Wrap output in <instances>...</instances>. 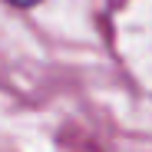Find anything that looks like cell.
Listing matches in <instances>:
<instances>
[{"instance_id":"obj_1","label":"cell","mask_w":152,"mask_h":152,"mask_svg":"<svg viewBox=\"0 0 152 152\" xmlns=\"http://www.w3.org/2000/svg\"><path fill=\"white\" fill-rule=\"evenodd\" d=\"M7 4H13V7H23V10H27V7H37L40 0H7Z\"/></svg>"}]
</instances>
